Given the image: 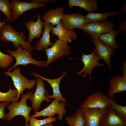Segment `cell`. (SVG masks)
<instances>
[{
	"instance_id": "6da1fadb",
	"label": "cell",
	"mask_w": 126,
	"mask_h": 126,
	"mask_svg": "<svg viewBox=\"0 0 126 126\" xmlns=\"http://www.w3.org/2000/svg\"><path fill=\"white\" fill-rule=\"evenodd\" d=\"M23 33L19 32L13 28L10 22L2 25L0 28V40L5 42H11L16 48L21 46L23 49H24L31 52L34 49L28 42Z\"/></svg>"
},
{
	"instance_id": "7a4b0ae2",
	"label": "cell",
	"mask_w": 126,
	"mask_h": 126,
	"mask_svg": "<svg viewBox=\"0 0 126 126\" xmlns=\"http://www.w3.org/2000/svg\"><path fill=\"white\" fill-rule=\"evenodd\" d=\"M33 92L32 91L22 94L21 100L19 102H14L7 105V108L9 112L5 114L3 119L10 121L15 116L21 115L23 116L25 119L24 126H29V115L32 108L31 107L28 106L27 105L26 101Z\"/></svg>"
},
{
	"instance_id": "3957f363",
	"label": "cell",
	"mask_w": 126,
	"mask_h": 126,
	"mask_svg": "<svg viewBox=\"0 0 126 126\" xmlns=\"http://www.w3.org/2000/svg\"><path fill=\"white\" fill-rule=\"evenodd\" d=\"M16 49L15 50L10 49L7 50L10 55L14 57L16 60L15 64L8 69V71H10L18 66H27L29 64L40 67L46 66L45 62L35 60L32 57L31 52L24 49H23L21 46H18Z\"/></svg>"
},
{
	"instance_id": "277c9868",
	"label": "cell",
	"mask_w": 126,
	"mask_h": 126,
	"mask_svg": "<svg viewBox=\"0 0 126 126\" xmlns=\"http://www.w3.org/2000/svg\"><path fill=\"white\" fill-rule=\"evenodd\" d=\"M4 74L10 76L13 81L15 88L17 91L15 102H18L21 94H23L26 89L30 90L36 84V81L34 79L29 80L21 75L20 68L19 67L14 68L12 72L6 71Z\"/></svg>"
},
{
	"instance_id": "5b68a950",
	"label": "cell",
	"mask_w": 126,
	"mask_h": 126,
	"mask_svg": "<svg viewBox=\"0 0 126 126\" xmlns=\"http://www.w3.org/2000/svg\"><path fill=\"white\" fill-rule=\"evenodd\" d=\"M67 43L59 39H56L50 47L43 50L46 51L47 57L45 62L46 66L59 58L71 54L70 47Z\"/></svg>"
},
{
	"instance_id": "8992f818",
	"label": "cell",
	"mask_w": 126,
	"mask_h": 126,
	"mask_svg": "<svg viewBox=\"0 0 126 126\" xmlns=\"http://www.w3.org/2000/svg\"><path fill=\"white\" fill-rule=\"evenodd\" d=\"M115 26L112 20L104 22L93 21L85 23L81 29L89 35L92 39H95L98 38L103 33H106L112 29Z\"/></svg>"
},
{
	"instance_id": "52a82bcc",
	"label": "cell",
	"mask_w": 126,
	"mask_h": 126,
	"mask_svg": "<svg viewBox=\"0 0 126 126\" xmlns=\"http://www.w3.org/2000/svg\"><path fill=\"white\" fill-rule=\"evenodd\" d=\"M110 105V99L98 91L90 94L80 106L82 109L88 108H106Z\"/></svg>"
},
{
	"instance_id": "ba28073f",
	"label": "cell",
	"mask_w": 126,
	"mask_h": 126,
	"mask_svg": "<svg viewBox=\"0 0 126 126\" xmlns=\"http://www.w3.org/2000/svg\"><path fill=\"white\" fill-rule=\"evenodd\" d=\"M35 77L36 81L35 91L28 98L32 103L31 107L35 113L39 111L40 105L43 101H45L48 103L52 102L51 100L46 96L48 91L45 88L44 80L39 77Z\"/></svg>"
},
{
	"instance_id": "9c48e42d",
	"label": "cell",
	"mask_w": 126,
	"mask_h": 126,
	"mask_svg": "<svg viewBox=\"0 0 126 126\" xmlns=\"http://www.w3.org/2000/svg\"><path fill=\"white\" fill-rule=\"evenodd\" d=\"M65 103L58 101L54 99L51 104L46 107L41 111L35 113L30 116L35 118L43 116L44 118L46 117H53L54 115L58 114V118L60 121L62 119L64 115L65 114L66 110Z\"/></svg>"
},
{
	"instance_id": "30bf717a",
	"label": "cell",
	"mask_w": 126,
	"mask_h": 126,
	"mask_svg": "<svg viewBox=\"0 0 126 126\" xmlns=\"http://www.w3.org/2000/svg\"><path fill=\"white\" fill-rule=\"evenodd\" d=\"M96 49L93 48L92 52L91 53L88 54H83L81 60L84 64V66L83 68L77 73V75H81L84 73L82 76L84 78L89 74L90 82L91 80L92 71L94 68L97 66L103 67L104 66L103 64L98 62V61L101 59L96 55Z\"/></svg>"
},
{
	"instance_id": "8fae6325",
	"label": "cell",
	"mask_w": 126,
	"mask_h": 126,
	"mask_svg": "<svg viewBox=\"0 0 126 126\" xmlns=\"http://www.w3.org/2000/svg\"><path fill=\"white\" fill-rule=\"evenodd\" d=\"M12 10V21L17 19L26 11L32 9L44 7L45 3L39 4L34 2H23L19 0H13L10 1Z\"/></svg>"
},
{
	"instance_id": "7c38bea8",
	"label": "cell",
	"mask_w": 126,
	"mask_h": 126,
	"mask_svg": "<svg viewBox=\"0 0 126 126\" xmlns=\"http://www.w3.org/2000/svg\"><path fill=\"white\" fill-rule=\"evenodd\" d=\"M61 21L64 27L69 30L81 29L85 23V16L80 11L77 13L64 14Z\"/></svg>"
},
{
	"instance_id": "4fadbf2b",
	"label": "cell",
	"mask_w": 126,
	"mask_h": 126,
	"mask_svg": "<svg viewBox=\"0 0 126 126\" xmlns=\"http://www.w3.org/2000/svg\"><path fill=\"white\" fill-rule=\"evenodd\" d=\"M67 73L66 71L63 72L61 75L59 77L56 79H48L40 75L35 72H33L32 74L35 77H39L44 80L47 82L51 86L53 90L52 94L49 95L47 93L46 96L48 98H53L59 102H61L66 103V100L62 96L60 92L59 85L61 79Z\"/></svg>"
},
{
	"instance_id": "5bb4252c",
	"label": "cell",
	"mask_w": 126,
	"mask_h": 126,
	"mask_svg": "<svg viewBox=\"0 0 126 126\" xmlns=\"http://www.w3.org/2000/svg\"><path fill=\"white\" fill-rule=\"evenodd\" d=\"M82 110L85 120L84 126H100L101 118L106 108H88Z\"/></svg>"
},
{
	"instance_id": "9a60e30c",
	"label": "cell",
	"mask_w": 126,
	"mask_h": 126,
	"mask_svg": "<svg viewBox=\"0 0 126 126\" xmlns=\"http://www.w3.org/2000/svg\"><path fill=\"white\" fill-rule=\"evenodd\" d=\"M92 42L95 45L96 49L97 55L101 59H103L111 70L112 66L110 58L112 56L115 55V49L104 44L98 38L92 39Z\"/></svg>"
},
{
	"instance_id": "2e32d148",
	"label": "cell",
	"mask_w": 126,
	"mask_h": 126,
	"mask_svg": "<svg viewBox=\"0 0 126 126\" xmlns=\"http://www.w3.org/2000/svg\"><path fill=\"white\" fill-rule=\"evenodd\" d=\"M100 126H126V121L122 119L112 109L108 107L102 117Z\"/></svg>"
},
{
	"instance_id": "e0dca14e",
	"label": "cell",
	"mask_w": 126,
	"mask_h": 126,
	"mask_svg": "<svg viewBox=\"0 0 126 126\" xmlns=\"http://www.w3.org/2000/svg\"><path fill=\"white\" fill-rule=\"evenodd\" d=\"M36 15L38 17L36 21L34 22V20L31 19L29 22L25 23V28L29 31L28 42L29 43H31L35 38H40L42 33V29L44 27L43 22L41 20L40 14L37 13Z\"/></svg>"
},
{
	"instance_id": "ac0fdd59",
	"label": "cell",
	"mask_w": 126,
	"mask_h": 126,
	"mask_svg": "<svg viewBox=\"0 0 126 126\" xmlns=\"http://www.w3.org/2000/svg\"><path fill=\"white\" fill-rule=\"evenodd\" d=\"M51 33L56 35L59 39L67 43L71 42L76 40V33L73 30H68L65 28L61 21L54 27L51 31Z\"/></svg>"
},
{
	"instance_id": "d6986e66",
	"label": "cell",
	"mask_w": 126,
	"mask_h": 126,
	"mask_svg": "<svg viewBox=\"0 0 126 126\" xmlns=\"http://www.w3.org/2000/svg\"><path fill=\"white\" fill-rule=\"evenodd\" d=\"M126 91V78L122 76L116 75L112 78L109 82L108 97H111L116 93Z\"/></svg>"
},
{
	"instance_id": "ffe728a7",
	"label": "cell",
	"mask_w": 126,
	"mask_h": 126,
	"mask_svg": "<svg viewBox=\"0 0 126 126\" xmlns=\"http://www.w3.org/2000/svg\"><path fill=\"white\" fill-rule=\"evenodd\" d=\"M43 23L44 28L42 36L38 41L36 42L34 48V49L38 51L43 50L53 44L50 41V35L49 33L54 26L43 21Z\"/></svg>"
},
{
	"instance_id": "44dd1931",
	"label": "cell",
	"mask_w": 126,
	"mask_h": 126,
	"mask_svg": "<svg viewBox=\"0 0 126 126\" xmlns=\"http://www.w3.org/2000/svg\"><path fill=\"white\" fill-rule=\"evenodd\" d=\"M65 10L64 8L59 7L52 9L46 12L42 16L43 22L50 23L55 26L61 21Z\"/></svg>"
},
{
	"instance_id": "7402d4cb",
	"label": "cell",
	"mask_w": 126,
	"mask_h": 126,
	"mask_svg": "<svg viewBox=\"0 0 126 126\" xmlns=\"http://www.w3.org/2000/svg\"><path fill=\"white\" fill-rule=\"evenodd\" d=\"M97 0H69L68 1L69 9L74 7L83 8L88 12H94L98 7Z\"/></svg>"
},
{
	"instance_id": "603a6c76",
	"label": "cell",
	"mask_w": 126,
	"mask_h": 126,
	"mask_svg": "<svg viewBox=\"0 0 126 126\" xmlns=\"http://www.w3.org/2000/svg\"><path fill=\"white\" fill-rule=\"evenodd\" d=\"M120 14L119 12L115 10L103 13L89 12L84 16L85 23L96 21L107 22L108 21V18L109 17L113 15H118Z\"/></svg>"
},
{
	"instance_id": "cb8c5ba5",
	"label": "cell",
	"mask_w": 126,
	"mask_h": 126,
	"mask_svg": "<svg viewBox=\"0 0 126 126\" xmlns=\"http://www.w3.org/2000/svg\"><path fill=\"white\" fill-rule=\"evenodd\" d=\"M119 29H113L105 33L102 34L98 37V39L105 45L115 49H118L119 47L115 41L116 35L119 32Z\"/></svg>"
},
{
	"instance_id": "d4e9b609",
	"label": "cell",
	"mask_w": 126,
	"mask_h": 126,
	"mask_svg": "<svg viewBox=\"0 0 126 126\" xmlns=\"http://www.w3.org/2000/svg\"><path fill=\"white\" fill-rule=\"evenodd\" d=\"M65 120L70 126H84L85 123L81 108L78 109L72 115L66 116Z\"/></svg>"
},
{
	"instance_id": "484cf974",
	"label": "cell",
	"mask_w": 126,
	"mask_h": 126,
	"mask_svg": "<svg viewBox=\"0 0 126 126\" xmlns=\"http://www.w3.org/2000/svg\"><path fill=\"white\" fill-rule=\"evenodd\" d=\"M109 97L110 105L108 107L112 109L122 119L126 121V106H122L117 103L113 96Z\"/></svg>"
},
{
	"instance_id": "4316f807",
	"label": "cell",
	"mask_w": 126,
	"mask_h": 126,
	"mask_svg": "<svg viewBox=\"0 0 126 126\" xmlns=\"http://www.w3.org/2000/svg\"><path fill=\"white\" fill-rule=\"evenodd\" d=\"M17 94L16 89L15 88L12 89L10 85L7 92L4 93L0 91V102H15Z\"/></svg>"
},
{
	"instance_id": "83f0119b",
	"label": "cell",
	"mask_w": 126,
	"mask_h": 126,
	"mask_svg": "<svg viewBox=\"0 0 126 126\" xmlns=\"http://www.w3.org/2000/svg\"><path fill=\"white\" fill-rule=\"evenodd\" d=\"M57 118L55 117H48L42 119H38L30 116L29 120V126H42L49 123L57 121Z\"/></svg>"
},
{
	"instance_id": "f1b7e54d",
	"label": "cell",
	"mask_w": 126,
	"mask_h": 126,
	"mask_svg": "<svg viewBox=\"0 0 126 126\" xmlns=\"http://www.w3.org/2000/svg\"><path fill=\"white\" fill-rule=\"evenodd\" d=\"M11 9L10 2L7 0H0V10L6 17L7 21L10 23L12 21Z\"/></svg>"
},
{
	"instance_id": "f546056e",
	"label": "cell",
	"mask_w": 126,
	"mask_h": 126,
	"mask_svg": "<svg viewBox=\"0 0 126 126\" xmlns=\"http://www.w3.org/2000/svg\"><path fill=\"white\" fill-rule=\"evenodd\" d=\"M13 59L12 56L4 54L0 51V67L6 68L9 66Z\"/></svg>"
},
{
	"instance_id": "4dcf8cb0",
	"label": "cell",
	"mask_w": 126,
	"mask_h": 126,
	"mask_svg": "<svg viewBox=\"0 0 126 126\" xmlns=\"http://www.w3.org/2000/svg\"><path fill=\"white\" fill-rule=\"evenodd\" d=\"M10 103L6 102H0V119H3L5 114L4 111L5 108Z\"/></svg>"
},
{
	"instance_id": "1f68e13d",
	"label": "cell",
	"mask_w": 126,
	"mask_h": 126,
	"mask_svg": "<svg viewBox=\"0 0 126 126\" xmlns=\"http://www.w3.org/2000/svg\"><path fill=\"white\" fill-rule=\"evenodd\" d=\"M126 19H124L119 24V29L120 31L123 32L126 34Z\"/></svg>"
},
{
	"instance_id": "d6a6232c",
	"label": "cell",
	"mask_w": 126,
	"mask_h": 126,
	"mask_svg": "<svg viewBox=\"0 0 126 126\" xmlns=\"http://www.w3.org/2000/svg\"><path fill=\"white\" fill-rule=\"evenodd\" d=\"M123 66L122 69V76L126 78V61L124 59L123 63Z\"/></svg>"
},
{
	"instance_id": "836d02e7",
	"label": "cell",
	"mask_w": 126,
	"mask_h": 126,
	"mask_svg": "<svg viewBox=\"0 0 126 126\" xmlns=\"http://www.w3.org/2000/svg\"><path fill=\"white\" fill-rule=\"evenodd\" d=\"M54 1L55 0H32V2H34L38 3L44 4L49 1Z\"/></svg>"
},
{
	"instance_id": "e575fe53",
	"label": "cell",
	"mask_w": 126,
	"mask_h": 126,
	"mask_svg": "<svg viewBox=\"0 0 126 126\" xmlns=\"http://www.w3.org/2000/svg\"><path fill=\"white\" fill-rule=\"evenodd\" d=\"M126 4L122 7L120 8V11L124 13L125 14H126Z\"/></svg>"
},
{
	"instance_id": "d590c367",
	"label": "cell",
	"mask_w": 126,
	"mask_h": 126,
	"mask_svg": "<svg viewBox=\"0 0 126 126\" xmlns=\"http://www.w3.org/2000/svg\"><path fill=\"white\" fill-rule=\"evenodd\" d=\"M7 21V19H6L4 20L2 22L0 21V28L2 25L7 23L6 22Z\"/></svg>"
},
{
	"instance_id": "8d00e7d4",
	"label": "cell",
	"mask_w": 126,
	"mask_h": 126,
	"mask_svg": "<svg viewBox=\"0 0 126 126\" xmlns=\"http://www.w3.org/2000/svg\"><path fill=\"white\" fill-rule=\"evenodd\" d=\"M43 126H52V122H50L46 124Z\"/></svg>"
}]
</instances>
